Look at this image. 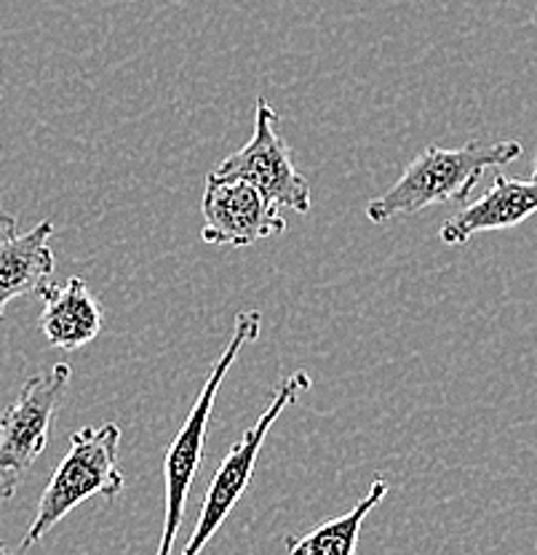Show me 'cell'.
Listing matches in <instances>:
<instances>
[{
	"label": "cell",
	"instance_id": "1",
	"mask_svg": "<svg viewBox=\"0 0 537 555\" xmlns=\"http://www.w3.org/2000/svg\"><path fill=\"white\" fill-rule=\"evenodd\" d=\"M522 155V144L508 142L482 144L468 142L463 147L420 150L407 164L401 177L388 193L367 206L372 224H385L404 214H420L431 206L463 204L487 169H500Z\"/></svg>",
	"mask_w": 537,
	"mask_h": 555
},
{
	"label": "cell",
	"instance_id": "2",
	"mask_svg": "<svg viewBox=\"0 0 537 555\" xmlns=\"http://www.w3.org/2000/svg\"><path fill=\"white\" fill-rule=\"evenodd\" d=\"M118 443L120 427L115 422H105L100 427H80L78 433H73L71 449L46 486L36 518L16 553L25 555L33 545H38L62 518L71 516L75 507L84 505L91 496L115 500L124 491L126 478L118 465Z\"/></svg>",
	"mask_w": 537,
	"mask_h": 555
},
{
	"label": "cell",
	"instance_id": "3",
	"mask_svg": "<svg viewBox=\"0 0 537 555\" xmlns=\"http://www.w3.org/2000/svg\"><path fill=\"white\" fill-rule=\"evenodd\" d=\"M259 332H263V312L259 310H246L235 318L233 337H230L228 347L219 356V361L212 369L209 379L201 387L199 398H195V406L190 409L188 420L179 427V433L171 441L169 451H166L164 460V481H166V513H164V534H161V545L155 555H171L175 551V542L179 534V526H182L184 507H188L190 486L195 481V473H199L201 462H204V443L206 433H209V420L212 409H215L217 392L222 387L225 377H228L230 366L235 363L239 352L244 350V345L257 343Z\"/></svg>",
	"mask_w": 537,
	"mask_h": 555
},
{
	"label": "cell",
	"instance_id": "4",
	"mask_svg": "<svg viewBox=\"0 0 537 555\" xmlns=\"http://www.w3.org/2000/svg\"><path fill=\"white\" fill-rule=\"evenodd\" d=\"M314 387V377L308 372H292L289 377L281 382L279 390L273 392L270 403L265 406V412L257 416V422L244 433V438L233 443L228 451V456L222 460L219 470L212 478L209 491L204 496V505H201L199 520H195V529L190 534L188 545L182 547L179 555H201L206 551L212 540H215L219 526L228 520L233 507L239 505L241 496L250 489L254 465H257L259 449H263L265 438H268L270 427L276 425L281 414L286 412L289 406L297 403V398L303 392H308Z\"/></svg>",
	"mask_w": 537,
	"mask_h": 555
},
{
	"label": "cell",
	"instance_id": "5",
	"mask_svg": "<svg viewBox=\"0 0 537 555\" xmlns=\"http://www.w3.org/2000/svg\"><path fill=\"white\" fill-rule=\"evenodd\" d=\"M215 179H244L263 190L281 208H292L297 214H308L310 188L303 173L292 160V150L279 134V113L265 96H257V113H254V134L244 147L230 153L209 173Z\"/></svg>",
	"mask_w": 537,
	"mask_h": 555
},
{
	"label": "cell",
	"instance_id": "6",
	"mask_svg": "<svg viewBox=\"0 0 537 555\" xmlns=\"http://www.w3.org/2000/svg\"><path fill=\"white\" fill-rule=\"evenodd\" d=\"M71 366L56 363L22 385L16 401L0 414V470H30L49 447L51 425L71 385Z\"/></svg>",
	"mask_w": 537,
	"mask_h": 555
},
{
	"label": "cell",
	"instance_id": "7",
	"mask_svg": "<svg viewBox=\"0 0 537 555\" xmlns=\"http://www.w3.org/2000/svg\"><path fill=\"white\" fill-rule=\"evenodd\" d=\"M204 230L201 241L215 246H250L254 241L273 238L289 228L284 208L244 179L206 177Z\"/></svg>",
	"mask_w": 537,
	"mask_h": 555
},
{
	"label": "cell",
	"instance_id": "8",
	"mask_svg": "<svg viewBox=\"0 0 537 555\" xmlns=\"http://www.w3.org/2000/svg\"><path fill=\"white\" fill-rule=\"evenodd\" d=\"M533 214H537V177L511 179L498 171L493 188L463 211L449 217L438 235L447 246H463L478 233L516 228V224L527 222Z\"/></svg>",
	"mask_w": 537,
	"mask_h": 555
},
{
	"label": "cell",
	"instance_id": "9",
	"mask_svg": "<svg viewBox=\"0 0 537 555\" xmlns=\"http://www.w3.org/2000/svg\"><path fill=\"white\" fill-rule=\"evenodd\" d=\"M54 222H38L27 233L0 238V321L11 299L40 294L54 283V251L49 241Z\"/></svg>",
	"mask_w": 537,
	"mask_h": 555
},
{
	"label": "cell",
	"instance_id": "10",
	"mask_svg": "<svg viewBox=\"0 0 537 555\" xmlns=\"http://www.w3.org/2000/svg\"><path fill=\"white\" fill-rule=\"evenodd\" d=\"M40 332L56 350H78L94 343L102 332V308L84 278H71L65 286L51 283L43 294Z\"/></svg>",
	"mask_w": 537,
	"mask_h": 555
},
{
	"label": "cell",
	"instance_id": "11",
	"mask_svg": "<svg viewBox=\"0 0 537 555\" xmlns=\"http://www.w3.org/2000/svg\"><path fill=\"white\" fill-rule=\"evenodd\" d=\"M385 496H388V483H385L383 478H374L369 491L361 496V502H358L354 511L316 526L308 534H286V555H356L363 518H367Z\"/></svg>",
	"mask_w": 537,
	"mask_h": 555
},
{
	"label": "cell",
	"instance_id": "12",
	"mask_svg": "<svg viewBox=\"0 0 537 555\" xmlns=\"http://www.w3.org/2000/svg\"><path fill=\"white\" fill-rule=\"evenodd\" d=\"M16 486H20V473L0 470V502L11 500L16 494Z\"/></svg>",
	"mask_w": 537,
	"mask_h": 555
},
{
	"label": "cell",
	"instance_id": "13",
	"mask_svg": "<svg viewBox=\"0 0 537 555\" xmlns=\"http://www.w3.org/2000/svg\"><path fill=\"white\" fill-rule=\"evenodd\" d=\"M0 230H5V233H16V217L5 211V208H0Z\"/></svg>",
	"mask_w": 537,
	"mask_h": 555
},
{
	"label": "cell",
	"instance_id": "14",
	"mask_svg": "<svg viewBox=\"0 0 537 555\" xmlns=\"http://www.w3.org/2000/svg\"><path fill=\"white\" fill-rule=\"evenodd\" d=\"M0 555H22V553H9V547H5V542L0 540Z\"/></svg>",
	"mask_w": 537,
	"mask_h": 555
},
{
	"label": "cell",
	"instance_id": "15",
	"mask_svg": "<svg viewBox=\"0 0 537 555\" xmlns=\"http://www.w3.org/2000/svg\"><path fill=\"white\" fill-rule=\"evenodd\" d=\"M535 177H537V158H535Z\"/></svg>",
	"mask_w": 537,
	"mask_h": 555
}]
</instances>
